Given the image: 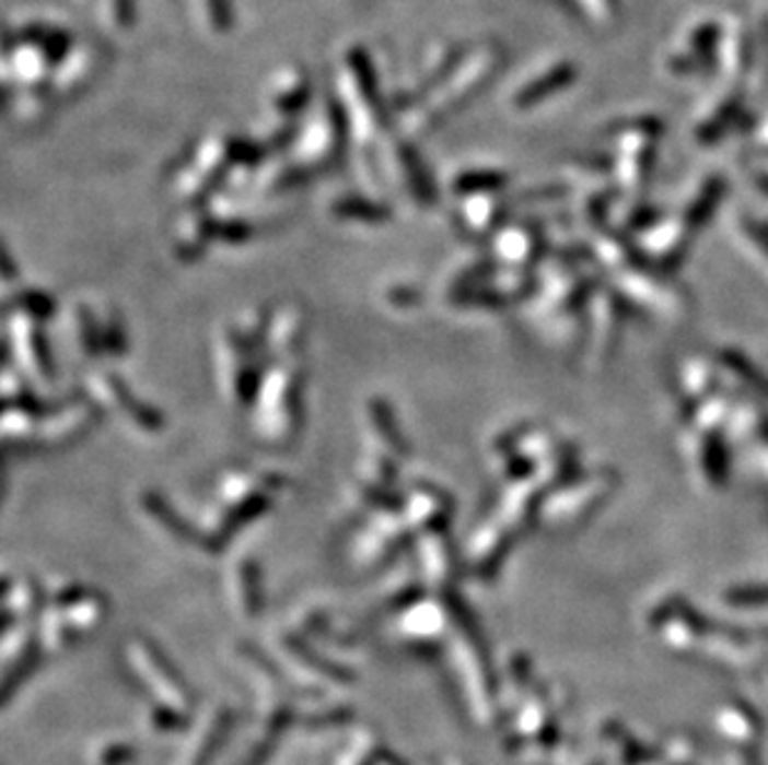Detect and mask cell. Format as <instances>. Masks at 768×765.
Listing matches in <instances>:
<instances>
[{
  "instance_id": "2",
  "label": "cell",
  "mask_w": 768,
  "mask_h": 765,
  "mask_svg": "<svg viewBox=\"0 0 768 765\" xmlns=\"http://www.w3.org/2000/svg\"><path fill=\"white\" fill-rule=\"evenodd\" d=\"M580 3L584 8H590V11L594 15H600V17H609L612 11H615V5L612 3H617V0H580Z\"/></svg>"
},
{
  "instance_id": "1",
  "label": "cell",
  "mask_w": 768,
  "mask_h": 765,
  "mask_svg": "<svg viewBox=\"0 0 768 765\" xmlns=\"http://www.w3.org/2000/svg\"><path fill=\"white\" fill-rule=\"evenodd\" d=\"M574 80H578V66H574V62H557L555 68L543 72V75L535 78L533 82H527L517 93L515 103L517 107H533L535 103H543V99L562 93Z\"/></svg>"
}]
</instances>
